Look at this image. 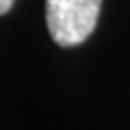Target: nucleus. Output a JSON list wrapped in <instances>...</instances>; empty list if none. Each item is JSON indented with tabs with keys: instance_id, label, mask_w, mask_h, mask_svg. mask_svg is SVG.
<instances>
[{
	"instance_id": "nucleus-1",
	"label": "nucleus",
	"mask_w": 130,
	"mask_h": 130,
	"mask_svg": "<svg viewBox=\"0 0 130 130\" xmlns=\"http://www.w3.org/2000/svg\"><path fill=\"white\" fill-rule=\"evenodd\" d=\"M101 0H47V27L61 47L85 42L98 24Z\"/></svg>"
},
{
	"instance_id": "nucleus-2",
	"label": "nucleus",
	"mask_w": 130,
	"mask_h": 130,
	"mask_svg": "<svg viewBox=\"0 0 130 130\" xmlns=\"http://www.w3.org/2000/svg\"><path fill=\"white\" fill-rule=\"evenodd\" d=\"M13 2H14V0H0V14H4V13H7V11L11 9Z\"/></svg>"
}]
</instances>
